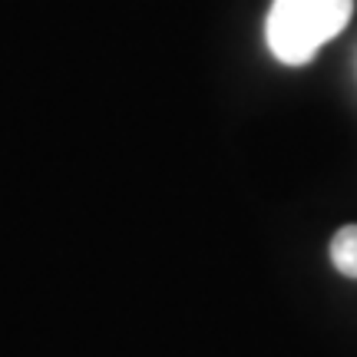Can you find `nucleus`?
Segmentation results:
<instances>
[{"mask_svg": "<svg viewBox=\"0 0 357 357\" xmlns=\"http://www.w3.org/2000/svg\"><path fill=\"white\" fill-rule=\"evenodd\" d=\"M354 0H271L265 43L278 63L305 66L347 26Z\"/></svg>", "mask_w": 357, "mask_h": 357, "instance_id": "1", "label": "nucleus"}, {"mask_svg": "<svg viewBox=\"0 0 357 357\" xmlns=\"http://www.w3.org/2000/svg\"><path fill=\"white\" fill-rule=\"evenodd\" d=\"M331 265L344 275L357 278V225H344L331 238Z\"/></svg>", "mask_w": 357, "mask_h": 357, "instance_id": "2", "label": "nucleus"}]
</instances>
